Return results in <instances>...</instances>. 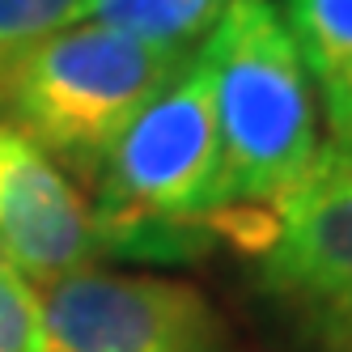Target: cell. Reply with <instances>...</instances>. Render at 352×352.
I'll return each mask as SVG.
<instances>
[{
    "mask_svg": "<svg viewBox=\"0 0 352 352\" xmlns=\"http://www.w3.org/2000/svg\"><path fill=\"white\" fill-rule=\"evenodd\" d=\"M234 5L242 0H89V21H107L136 38L195 52V43H204Z\"/></svg>",
    "mask_w": 352,
    "mask_h": 352,
    "instance_id": "ba28073f",
    "label": "cell"
},
{
    "mask_svg": "<svg viewBox=\"0 0 352 352\" xmlns=\"http://www.w3.org/2000/svg\"><path fill=\"white\" fill-rule=\"evenodd\" d=\"M0 352H43L38 289L0 263Z\"/></svg>",
    "mask_w": 352,
    "mask_h": 352,
    "instance_id": "30bf717a",
    "label": "cell"
},
{
    "mask_svg": "<svg viewBox=\"0 0 352 352\" xmlns=\"http://www.w3.org/2000/svg\"><path fill=\"white\" fill-rule=\"evenodd\" d=\"M0 263H5V259H0Z\"/></svg>",
    "mask_w": 352,
    "mask_h": 352,
    "instance_id": "8fae6325",
    "label": "cell"
},
{
    "mask_svg": "<svg viewBox=\"0 0 352 352\" xmlns=\"http://www.w3.org/2000/svg\"><path fill=\"white\" fill-rule=\"evenodd\" d=\"M221 136V208H267L318 157V102L285 17L242 0L199 43Z\"/></svg>",
    "mask_w": 352,
    "mask_h": 352,
    "instance_id": "3957f363",
    "label": "cell"
},
{
    "mask_svg": "<svg viewBox=\"0 0 352 352\" xmlns=\"http://www.w3.org/2000/svg\"><path fill=\"white\" fill-rule=\"evenodd\" d=\"M89 17V0H0V64Z\"/></svg>",
    "mask_w": 352,
    "mask_h": 352,
    "instance_id": "9c48e42d",
    "label": "cell"
},
{
    "mask_svg": "<svg viewBox=\"0 0 352 352\" xmlns=\"http://www.w3.org/2000/svg\"><path fill=\"white\" fill-rule=\"evenodd\" d=\"M0 259L34 289H47L102 259L94 208L77 183L5 119H0Z\"/></svg>",
    "mask_w": 352,
    "mask_h": 352,
    "instance_id": "8992f818",
    "label": "cell"
},
{
    "mask_svg": "<svg viewBox=\"0 0 352 352\" xmlns=\"http://www.w3.org/2000/svg\"><path fill=\"white\" fill-rule=\"evenodd\" d=\"M191 56L187 47L148 43L107 21H77L0 64V119L94 187L115 140Z\"/></svg>",
    "mask_w": 352,
    "mask_h": 352,
    "instance_id": "7a4b0ae2",
    "label": "cell"
},
{
    "mask_svg": "<svg viewBox=\"0 0 352 352\" xmlns=\"http://www.w3.org/2000/svg\"><path fill=\"white\" fill-rule=\"evenodd\" d=\"M285 26L297 43L336 148H352V0H285Z\"/></svg>",
    "mask_w": 352,
    "mask_h": 352,
    "instance_id": "52a82bcc",
    "label": "cell"
},
{
    "mask_svg": "<svg viewBox=\"0 0 352 352\" xmlns=\"http://www.w3.org/2000/svg\"><path fill=\"white\" fill-rule=\"evenodd\" d=\"M43 352H225L208 297L166 276L81 267L38 289Z\"/></svg>",
    "mask_w": 352,
    "mask_h": 352,
    "instance_id": "5b68a950",
    "label": "cell"
},
{
    "mask_svg": "<svg viewBox=\"0 0 352 352\" xmlns=\"http://www.w3.org/2000/svg\"><path fill=\"white\" fill-rule=\"evenodd\" d=\"M102 255L187 263L212 246L221 212V136L204 56L174 77L111 148L94 179Z\"/></svg>",
    "mask_w": 352,
    "mask_h": 352,
    "instance_id": "6da1fadb",
    "label": "cell"
},
{
    "mask_svg": "<svg viewBox=\"0 0 352 352\" xmlns=\"http://www.w3.org/2000/svg\"><path fill=\"white\" fill-rule=\"evenodd\" d=\"M259 285L322 352H352V148L327 144L276 204Z\"/></svg>",
    "mask_w": 352,
    "mask_h": 352,
    "instance_id": "277c9868",
    "label": "cell"
}]
</instances>
